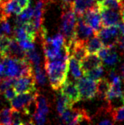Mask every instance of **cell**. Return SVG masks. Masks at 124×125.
Wrapping results in <instances>:
<instances>
[{
	"instance_id": "cell-1",
	"label": "cell",
	"mask_w": 124,
	"mask_h": 125,
	"mask_svg": "<svg viewBox=\"0 0 124 125\" xmlns=\"http://www.w3.org/2000/svg\"><path fill=\"white\" fill-rule=\"evenodd\" d=\"M44 67L51 88L54 90H59L67 78L69 60L45 59Z\"/></svg>"
},
{
	"instance_id": "cell-2",
	"label": "cell",
	"mask_w": 124,
	"mask_h": 125,
	"mask_svg": "<svg viewBox=\"0 0 124 125\" xmlns=\"http://www.w3.org/2000/svg\"><path fill=\"white\" fill-rule=\"evenodd\" d=\"M61 33L63 35L65 44H69L75 39V28L77 18L70 3L63 5V11L61 14Z\"/></svg>"
},
{
	"instance_id": "cell-3",
	"label": "cell",
	"mask_w": 124,
	"mask_h": 125,
	"mask_svg": "<svg viewBox=\"0 0 124 125\" xmlns=\"http://www.w3.org/2000/svg\"><path fill=\"white\" fill-rule=\"evenodd\" d=\"M65 44V39L61 32L55 35L53 37H45L42 40V47L44 49L45 59L53 60L59 53L62 47Z\"/></svg>"
},
{
	"instance_id": "cell-4",
	"label": "cell",
	"mask_w": 124,
	"mask_h": 125,
	"mask_svg": "<svg viewBox=\"0 0 124 125\" xmlns=\"http://www.w3.org/2000/svg\"><path fill=\"white\" fill-rule=\"evenodd\" d=\"M59 116L61 121L66 124H78L84 121L90 122V118L86 112L80 108H67Z\"/></svg>"
},
{
	"instance_id": "cell-5",
	"label": "cell",
	"mask_w": 124,
	"mask_h": 125,
	"mask_svg": "<svg viewBox=\"0 0 124 125\" xmlns=\"http://www.w3.org/2000/svg\"><path fill=\"white\" fill-rule=\"evenodd\" d=\"M81 100H91L96 96V82L86 77H81L77 81Z\"/></svg>"
},
{
	"instance_id": "cell-6",
	"label": "cell",
	"mask_w": 124,
	"mask_h": 125,
	"mask_svg": "<svg viewBox=\"0 0 124 125\" xmlns=\"http://www.w3.org/2000/svg\"><path fill=\"white\" fill-rule=\"evenodd\" d=\"M119 28L118 25L103 26L95 35L98 37L105 46L115 47L117 46L119 38Z\"/></svg>"
},
{
	"instance_id": "cell-7",
	"label": "cell",
	"mask_w": 124,
	"mask_h": 125,
	"mask_svg": "<svg viewBox=\"0 0 124 125\" xmlns=\"http://www.w3.org/2000/svg\"><path fill=\"white\" fill-rule=\"evenodd\" d=\"M81 18H82L84 21L86 22V24L89 25L90 27L93 29V31L95 32V34L103 27L102 23H101L100 7L98 4L94 6L93 8L88 10L81 16Z\"/></svg>"
},
{
	"instance_id": "cell-8",
	"label": "cell",
	"mask_w": 124,
	"mask_h": 125,
	"mask_svg": "<svg viewBox=\"0 0 124 125\" xmlns=\"http://www.w3.org/2000/svg\"><path fill=\"white\" fill-rule=\"evenodd\" d=\"M36 83H37V82H36L33 74L32 75L21 76L15 78L14 83L13 84V87H14L17 94H18L37 90Z\"/></svg>"
},
{
	"instance_id": "cell-9",
	"label": "cell",
	"mask_w": 124,
	"mask_h": 125,
	"mask_svg": "<svg viewBox=\"0 0 124 125\" xmlns=\"http://www.w3.org/2000/svg\"><path fill=\"white\" fill-rule=\"evenodd\" d=\"M38 94L39 93L37 90L17 94L14 99L10 101V105L12 108L21 112L29 104L36 100Z\"/></svg>"
},
{
	"instance_id": "cell-10",
	"label": "cell",
	"mask_w": 124,
	"mask_h": 125,
	"mask_svg": "<svg viewBox=\"0 0 124 125\" xmlns=\"http://www.w3.org/2000/svg\"><path fill=\"white\" fill-rule=\"evenodd\" d=\"M95 35V32L90 26L84 21L81 17H77L76 28H75V38L76 40L86 42L88 39Z\"/></svg>"
},
{
	"instance_id": "cell-11",
	"label": "cell",
	"mask_w": 124,
	"mask_h": 125,
	"mask_svg": "<svg viewBox=\"0 0 124 125\" xmlns=\"http://www.w3.org/2000/svg\"><path fill=\"white\" fill-rule=\"evenodd\" d=\"M60 89L61 94L66 96L73 105L81 101V96L77 85L72 81L66 80Z\"/></svg>"
},
{
	"instance_id": "cell-12",
	"label": "cell",
	"mask_w": 124,
	"mask_h": 125,
	"mask_svg": "<svg viewBox=\"0 0 124 125\" xmlns=\"http://www.w3.org/2000/svg\"><path fill=\"white\" fill-rule=\"evenodd\" d=\"M100 7V6H99ZM100 13L101 17L102 26H112L117 25L120 20V14L113 10L100 7Z\"/></svg>"
},
{
	"instance_id": "cell-13",
	"label": "cell",
	"mask_w": 124,
	"mask_h": 125,
	"mask_svg": "<svg viewBox=\"0 0 124 125\" xmlns=\"http://www.w3.org/2000/svg\"><path fill=\"white\" fill-rule=\"evenodd\" d=\"M22 9L15 0H7L0 5V14L4 19H8L12 14L19 15Z\"/></svg>"
},
{
	"instance_id": "cell-14",
	"label": "cell",
	"mask_w": 124,
	"mask_h": 125,
	"mask_svg": "<svg viewBox=\"0 0 124 125\" xmlns=\"http://www.w3.org/2000/svg\"><path fill=\"white\" fill-rule=\"evenodd\" d=\"M81 70L82 74L86 71L96 68L97 67L103 65L101 59L98 56L97 54H88L86 57H84L80 61Z\"/></svg>"
},
{
	"instance_id": "cell-15",
	"label": "cell",
	"mask_w": 124,
	"mask_h": 125,
	"mask_svg": "<svg viewBox=\"0 0 124 125\" xmlns=\"http://www.w3.org/2000/svg\"><path fill=\"white\" fill-rule=\"evenodd\" d=\"M97 3L94 0H73L71 6L77 17H81L88 10L93 8Z\"/></svg>"
},
{
	"instance_id": "cell-16",
	"label": "cell",
	"mask_w": 124,
	"mask_h": 125,
	"mask_svg": "<svg viewBox=\"0 0 124 125\" xmlns=\"http://www.w3.org/2000/svg\"><path fill=\"white\" fill-rule=\"evenodd\" d=\"M85 46L88 54H96L104 44L96 35H94V37H90L85 42Z\"/></svg>"
},
{
	"instance_id": "cell-17",
	"label": "cell",
	"mask_w": 124,
	"mask_h": 125,
	"mask_svg": "<svg viewBox=\"0 0 124 125\" xmlns=\"http://www.w3.org/2000/svg\"><path fill=\"white\" fill-rule=\"evenodd\" d=\"M9 57L14 58H24L25 57V51L19 45L18 41L14 37H12L10 44L9 50L7 52V55Z\"/></svg>"
},
{
	"instance_id": "cell-18",
	"label": "cell",
	"mask_w": 124,
	"mask_h": 125,
	"mask_svg": "<svg viewBox=\"0 0 124 125\" xmlns=\"http://www.w3.org/2000/svg\"><path fill=\"white\" fill-rule=\"evenodd\" d=\"M111 86V82L106 78H100L96 81V95L100 99L105 100L106 94Z\"/></svg>"
},
{
	"instance_id": "cell-19",
	"label": "cell",
	"mask_w": 124,
	"mask_h": 125,
	"mask_svg": "<svg viewBox=\"0 0 124 125\" xmlns=\"http://www.w3.org/2000/svg\"><path fill=\"white\" fill-rule=\"evenodd\" d=\"M69 70L71 73V75L74 77L75 80L79 79L82 76L80 61H78L73 56H70L69 58Z\"/></svg>"
},
{
	"instance_id": "cell-20",
	"label": "cell",
	"mask_w": 124,
	"mask_h": 125,
	"mask_svg": "<svg viewBox=\"0 0 124 125\" xmlns=\"http://www.w3.org/2000/svg\"><path fill=\"white\" fill-rule=\"evenodd\" d=\"M56 106H57L58 113L61 115L65 110L67 109V108H72L73 104H71V102L66 96H64V95L60 94L57 97Z\"/></svg>"
},
{
	"instance_id": "cell-21",
	"label": "cell",
	"mask_w": 124,
	"mask_h": 125,
	"mask_svg": "<svg viewBox=\"0 0 124 125\" xmlns=\"http://www.w3.org/2000/svg\"><path fill=\"white\" fill-rule=\"evenodd\" d=\"M36 104H37V110L36 112H38L41 114L46 115L49 112V105H48V100L44 96H40L38 94V96L36 98Z\"/></svg>"
},
{
	"instance_id": "cell-22",
	"label": "cell",
	"mask_w": 124,
	"mask_h": 125,
	"mask_svg": "<svg viewBox=\"0 0 124 125\" xmlns=\"http://www.w3.org/2000/svg\"><path fill=\"white\" fill-rule=\"evenodd\" d=\"M100 7L107 8L113 10H119L122 6L124 5L123 0H104V1L98 4Z\"/></svg>"
},
{
	"instance_id": "cell-23",
	"label": "cell",
	"mask_w": 124,
	"mask_h": 125,
	"mask_svg": "<svg viewBox=\"0 0 124 125\" xmlns=\"http://www.w3.org/2000/svg\"><path fill=\"white\" fill-rule=\"evenodd\" d=\"M32 14H33V10L29 6L23 10L16 18V25H22L25 22L30 21L32 17Z\"/></svg>"
},
{
	"instance_id": "cell-24",
	"label": "cell",
	"mask_w": 124,
	"mask_h": 125,
	"mask_svg": "<svg viewBox=\"0 0 124 125\" xmlns=\"http://www.w3.org/2000/svg\"><path fill=\"white\" fill-rule=\"evenodd\" d=\"M115 48H112L111 50L108 52L105 57L102 59L103 61L104 62L107 66H109V67H112V66H115L117 62L119 61V55L117 54V52H115Z\"/></svg>"
},
{
	"instance_id": "cell-25",
	"label": "cell",
	"mask_w": 124,
	"mask_h": 125,
	"mask_svg": "<svg viewBox=\"0 0 124 125\" xmlns=\"http://www.w3.org/2000/svg\"><path fill=\"white\" fill-rule=\"evenodd\" d=\"M103 74H104V67L102 65V66H100V67H97L96 68L93 69V70L85 72L83 74H84V77L96 82L97 80H99L100 78H102Z\"/></svg>"
},
{
	"instance_id": "cell-26",
	"label": "cell",
	"mask_w": 124,
	"mask_h": 125,
	"mask_svg": "<svg viewBox=\"0 0 124 125\" xmlns=\"http://www.w3.org/2000/svg\"><path fill=\"white\" fill-rule=\"evenodd\" d=\"M11 39L12 37H9L8 35H5L0 38V56L2 58L6 57L7 55Z\"/></svg>"
},
{
	"instance_id": "cell-27",
	"label": "cell",
	"mask_w": 124,
	"mask_h": 125,
	"mask_svg": "<svg viewBox=\"0 0 124 125\" xmlns=\"http://www.w3.org/2000/svg\"><path fill=\"white\" fill-rule=\"evenodd\" d=\"M25 57L27 59L32 65H34V67H36V66H40V55H39V53L35 48L32 49V50L25 52Z\"/></svg>"
},
{
	"instance_id": "cell-28",
	"label": "cell",
	"mask_w": 124,
	"mask_h": 125,
	"mask_svg": "<svg viewBox=\"0 0 124 125\" xmlns=\"http://www.w3.org/2000/svg\"><path fill=\"white\" fill-rule=\"evenodd\" d=\"M11 111L12 108H4L0 109V124H11Z\"/></svg>"
},
{
	"instance_id": "cell-29",
	"label": "cell",
	"mask_w": 124,
	"mask_h": 125,
	"mask_svg": "<svg viewBox=\"0 0 124 125\" xmlns=\"http://www.w3.org/2000/svg\"><path fill=\"white\" fill-rule=\"evenodd\" d=\"M34 77L36 82L40 85H44L46 83V76L44 73L43 70L40 68V66H36L35 67V73Z\"/></svg>"
},
{
	"instance_id": "cell-30",
	"label": "cell",
	"mask_w": 124,
	"mask_h": 125,
	"mask_svg": "<svg viewBox=\"0 0 124 125\" xmlns=\"http://www.w3.org/2000/svg\"><path fill=\"white\" fill-rule=\"evenodd\" d=\"M112 115L113 122H120V121L124 120V105L119 107L116 109H114L110 112Z\"/></svg>"
},
{
	"instance_id": "cell-31",
	"label": "cell",
	"mask_w": 124,
	"mask_h": 125,
	"mask_svg": "<svg viewBox=\"0 0 124 125\" xmlns=\"http://www.w3.org/2000/svg\"><path fill=\"white\" fill-rule=\"evenodd\" d=\"M15 81V78H10V77H3L0 80V94H2L6 89L13 86Z\"/></svg>"
},
{
	"instance_id": "cell-32",
	"label": "cell",
	"mask_w": 124,
	"mask_h": 125,
	"mask_svg": "<svg viewBox=\"0 0 124 125\" xmlns=\"http://www.w3.org/2000/svg\"><path fill=\"white\" fill-rule=\"evenodd\" d=\"M0 29L4 32L5 35H10L12 33V29L10 25L8 22V19H2L0 21Z\"/></svg>"
},
{
	"instance_id": "cell-33",
	"label": "cell",
	"mask_w": 124,
	"mask_h": 125,
	"mask_svg": "<svg viewBox=\"0 0 124 125\" xmlns=\"http://www.w3.org/2000/svg\"><path fill=\"white\" fill-rule=\"evenodd\" d=\"M19 45L21 46V48L23 49L25 52L29 51V50H32V49L35 48V45L33 44V42H32L29 40H24V41H18Z\"/></svg>"
},
{
	"instance_id": "cell-34",
	"label": "cell",
	"mask_w": 124,
	"mask_h": 125,
	"mask_svg": "<svg viewBox=\"0 0 124 125\" xmlns=\"http://www.w3.org/2000/svg\"><path fill=\"white\" fill-rule=\"evenodd\" d=\"M2 94L4 95L5 99L7 100L8 101H10L11 100H13L15 97L16 95H17V93H16V91L14 90V89L13 86L6 89Z\"/></svg>"
},
{
	"instance_id": "cell-35",
	"label": "cell",
	"mask_w": 124,
	"mask_h": 125,
	"mask_svg": "<svg viewBox=\"0 0 124 125\" xmlns=\"http://www.w3.org/2000/svg\"><path fill=\"white\" fill-rule=\"evenodd\" d=\"M17 2L19 6H21V8L22 9V10L27 7H29V5H30V0H15Z\"/></svg>"
},
{
	"instance_id": "cell-36",
	"label": "cell",
	"mask_w": 124,
	"mask_h": 125,
	"mask_svg": "<svg viewBox=\"0 0 124 125\" xmlns=\"http://www.w3.org/2000/svg\"><path fill=\"white\" fill-rule=\"evenodd\" d=\"M117 45H119V47L120 48V49H122V51L123 52V53H124V35L119 36Z\"/></svg>"
},
{
	"instance_id": "cell-37",
	"label": "cell",
	"mask_w": 124,
	"mask_h": 125,
	"mask_svg": "<svg viewBox=\"0 0 124 125\" xmlns=\"http://www.w3.org/2000/svg\"><path fill=\"white\" fill-rule=\"evenodd\" d=\"M4 76V66L2 62H0V77L3 78Z\"/></svg>"
},
{
	"instance_id": "cell-38",
	"label": "cell",
	"mask_w": 124,
	"mask_h": 125,
	"mask_svg": "<svg viewBox=\"0 0 124 125\" xmlns=\"http://www.w3.org/2000/svg\"><path fill=\"white\" fill-rule=\"evenodd\" d=\"M119 14L121 17V21L124 22V5L121 7V9L119 10Z\"/></svg>"
},
{
	"instance_id": "cell-39",
	"label": "cell",
	"mask_w": 124,
	"mask_h": 125,
	"mask_svg": "<svg viewBox=\"0 0 124 125\" xmlns=\"http://www.w3.org/2000/svg\"><path fill=\"white\" fill-rule=\"evenodd\" d=\"M115 123L113 122V121H111V120H102L100 121V122H99V124H114Z\"/></svg>"
},
{
	"instance_id": "cell-40",
	"label": "cell",
	"mask_w": 124,
	"mask_h": 125,
	"mask_svg": "<svg viewBox=\"0 0 124 125\" xmlns=\"http://www.w3.org/2000/svg\"><path fill=\"white\" fill-rule=\"evenodd\" d=\"M120 71H121V76L123 80L124 79V63L121 66V68H120Z\"/></svg>"
},
{
	"instance_id": "cell-41",
	"label": "cell",
	"mask_w": 124,
	"mask_h": 125,
	"mask_svg": "<svg viewBox=\"0 0 124 125\" xmlns=\"http://www.w3.org/2000/svg\"><path fill=\"white\" fill-rule=\"evenodd\" d=\"M63 2L64 4H67V3H70L72 2V0H63Z\"/></svg>"
},
{
	"instance_id": "cell-42",
	"label": "cell",
	"mask_w": 124,
	"mask_h": 125,
	"mask_svg": "<svg viewBox=\"0 0 124 125\" xmlns=\"http://www.w3.org/2000/svg\"><path fill=\"white\" fill-rule=\"evenodd\" d=\"M94 1H95V2L97 3V4H100V3L104 1V0H94Z\"/></svg>"
},
{
	"instance_id": "cell-43",
	"label": "cell",
	"mask_w": 124,
	"mask_h": 125,
	"mask_svg": "<svg viewBox=\"0 0 124 125\" xmlns=\"http://www.w3.org/2000/svg\"><path fill=\"white\" fill-rule=\"evenodd\" d=\"M55 1V0H46V2H53Z\"/></svg>"
},
{
	"instance_id": "cell-44",
	"label": "cell",
	"mask_w": 124,
	"mask_h": 125,
	"mask_svg": "<svg viewBox=\"0 0 124 125\" xmlns=\"http://www.w3.org/2000/svg\"><path fill=\"white\" fill-rule=\"evenodd\" d=\"M1 78H1V77H0V80H1Z\"/></svg>"
}]
</instances>
